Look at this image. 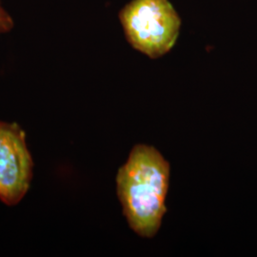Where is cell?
I'll return each instance as SVG.
<instances>
[{
  "label": "cell",
  "mask_w": 257,
  "mask_h": 257,
  "mask_svg": "<svg viewBox=\"0 0 257 257\" xmlns=\"http://www.w3.org/2000/svg\"><path fill=\"white\" fill-rule=\"evenodd\" d=\"M170 165L156 148L139 144L116 176L117 195L131 229L152 238L160 229L167 211Z\"/></svg>",
  "instance_id": "obj_1"
},
{
  "label": "cell",
  "mask_w": 257,
  "mask_h": 257,
  "mask_svg": "<svg viewBox=\"0 0 257 257\" xmlns=\"http://www.w3.org/2000/svg\"><path fill=\"white\" fill-rule=\"evenodd\" d=\"M120 20L130 44L151 58L173 49L181 26L169 0H133L121 11Z\"/></svg>",
  "instance_id": "obj_2"
},
{
  "label": "cell",
  "mask_w": 257,
  "mask_h": 257,
  "mask_svg": "<svg viewBox=\"0 0 257 257\" xmlns=\"http://www.w3.org/2000/svg\"><path fill=\"white\" fill-rule=\"evenodd\" d=\"M33 177V159L24 132L0 122V200L14 206L24 197Z\"/></svg>",
  "instance_id": "obj_3"
},
{
  "label": "cell",
  "mask_w": 257,
  "mask_h": 257,
  "mask_svg": "<svg viewBox=\"0 0 257 257\" xmlns=\"http://www.w3.org/2000/svg\"><path fill=\"white\" fill-rule=\"evenodd\" d=\"M13 20L11 19L8 14L1 8L0 6V34L9 32L13 28Z\"/></svg>",
  "instance_id": "obj_4"
}]
</instances>
